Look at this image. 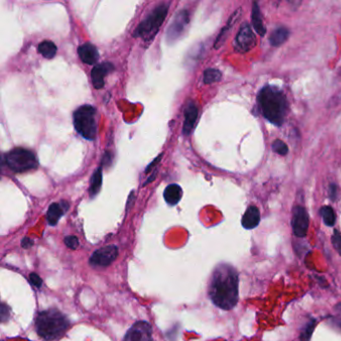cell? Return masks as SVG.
I'll return each instance as SVG.
<instances>
[{"instance_id":"cell-1","label":"cell","mask_w":341,"mask_h":341,"mask_svg":"<svg viewBox=\"0 0 341 341\" xmlns=\"http://www.w3.org/2000/svg\"><path fill=\"white\" fill-rule=\"evenodd\" d=\"M239 277L237 270L230 264H218L211 275L208 295L211 301L224 310L232 309L238 302Z\"/></svg>"},{"instance_id":"cell-2","label":"cell","mask_w":341,"mask_h":341,"mask_svg":"<svg viewBox=\"0 0 341 341\" xmlns=\"http://www.w3.org/2000/svg\"><path fill=\"white\" fill-rule=\"evenodd\" d=\"M257 102L262 115L270 123L280 126L288 112L285 94L274 86H265L258 93Z\"/></svg>"},{"instance_id":"cell-3","label":"cell","mask_w":341,"mask_h":341,"mask_svg":"<svg viewBox=\"0 0 341 341\" xmlns=\"http://www.w3.org/2000/svg\"><path fill=\"white\" fill-rule=\"evenodd\" d=\"M36 331L46 340H55L61 337L69 327V320L59 310L51 308L38 313Z\"/></svg>"},{"instance_id":"cell-4","label":"cell","mask_w":341,"mask_h":341,"mask_svg":"<svg viewBox=\"0 0 341 341\" xmlns=\"http://www.w3.org/2000/svg\"><path fill=\"white\" fill-rule=\"evenodd\" d=\"M168 12L167 4H160L138 25L134 31V36L149 41L155 37Z\"/></svg>"},{"instance_id":"cell-5","label":"cell","mask_w":341,"mask_h":341,"mask_svg":"<svg viewBox=\"0 0 341 341\" xmlns=\"http://www.w3.org/2000/svg\"><path fill=\"white\" fill-rule=\"evenodd\" d=\"M96 110L93 106L83 105L73 114V122L76 131L85 139L93 140L97 134Z\"/></svg>"},{"instance_id":"cell-6","label":"cell","mask_w":341,"mask_h":341,"mask_svg":"<svg viewBox=\"0 0 341 341\" xmlns=\"http://www.w3.org/2000/svg\"><path fill=\"white\" fill-rule=\"evenodd\" d=\"M8 167L14 172H24L35 169L38 165L35 154L24 148H15L5 155Z\"/></svg>"},{"instance_id":"cell-7","label":"cell","mask_w":341,"mask_h":341,"mask_svg":"<svg viewBox=\"0 0 341 341\" xmlns=\"http://www.w3.org/2000/svg\"><path fill=\"white\" fill-rule=\"evenodd\" d=\"M256 43V36L252 31L250 25L247 23L242 24L234 40L235 50L239 53H246L254 48Z\"/></svg>"},{"instance_id":"cell-8","label":"cell","mask_w":341,"mask_h":341,"mask_svg":"<svg viewBox=\"0 0 341 341\" xmlns=\"http://www.w3.org/2000/svg\"><path fill=\"white\" fill-rule=\"evenodd\" d=\"M118 256V248L108 245L96 250L90 257L89 263L93 267H106L110 265Z\"/></svg>"},{"instance_id":"cell-9","label":"cell","mask_w":341,"mask_h":341,"mask_svg":"<svg viewBox=\"0 0 341 341\" xmlns=\"http://www.w3.org/2000/svg\"><path fill=\"white\" fill-rule=\"evenodd\" d=\"M124 341H153L152 328L148 322H135L126 332Z\"/></svg>"},{"instance_id":"cell-10","label":"cell","mask_w":341,"mask_h":341,"mask_svg":"<svg viewBox=\"0 0 341 341\" xmlns=\"http://www.w3.org/2000/svg\"><path fill=\"white\" fill-rule=\"evenodd\" d=\"M291 224L295 236L297 237L306 236L309 227V216L305 208L301 206H296L293 209Z\"/></svg>"},{"instance_id":"cell-11","label":"cell","mask_w":341,"mask_h":341,"mask_svg":"<svg viewBox=\"0 0 341 341\" xmlns=\"http://www.w3.org/2000/svg\"><path fill=\"white\" fill-rule=\"evenodd\" d=\"M189 21V14L187 10H180L175 14L169 28L167 29V41L176 40L182 35Z\"/></svg>"},{"instance_id":"cell-12","label":"cell","mask_w":341,"mask_h":341,"mask_svg":"<svg viewBox=\"0 0 341 341\" xmlns=\"http://www.w3.org/2000/svg\"><path fill=\"white\" fill-rule=\"evenodd\" d=\"M114 69V66L111 63H101L97 64L93 67L91 71L92 83L95 89H101L104 87V77Z\"/></svg>"},{"instance_id":"cell-13","label":"cell","mask_w":341,"mask_h":341,"mask_svg":"<svg viewBox=\"0 0 341 341\" xmlns=\"http://www.w3.org/2000/svg\"><path fill=\"white\" fill-rule=\"evenodd\" d=\"M198 117V108L195 103L190 102L186 105L184 110V123H183V133L189 135L193 130L196 119Z\"/></svg>"},{"instance_id":"cell-14","label":"cell","mask_w":341,"mask_h":341,"mask_svg":"<svg viewBox=\"0 0 341 341\" xmlns=\"http://www.w3.org/2000/svg\"><path fill=\"white\" fill-rule=\"evenodd\" d=\"M78 55L85 64H95L99 58L98 49L91 43H84L78 48Z\"/></svg>"},{"instance_id":"cell-15","label":"cell","mask_w":341,"mask_h":341,"mask_svg":"<svg viewBox=\"0 0 341 341\" xmlns=\"http://www.w3.org/2000/svg\"><path fill=\"white\" fill-rule=\"evenodd\" d=\"M68 203L66 201H62L60 203H52L47 211V221L51 226L57 224L61 216L67 211Z\"/></svg>"},{"instance_id":"cell-16","label":"cell","mask_w":341,"mask_h":341,"mask_svg":"<svg viewBox=\"0 0 341 341\" xmlns=\"http://www.w3.org/2000/svg\"><path fill=\"white\" fill-rule=\"evenodd\" d=\"M260 222V213L256 206H249L243 217H242V226L245 229H253L255 228Z\"/></svg>"},{"instance_id":"cell-17","label":"cell","mask_w":341,"mask_h":341,"mask_svg":"<svg viewBox=\"0 0 341 341\" xmlns=\"http://www.w3.org/2000/svg\"><path fill=\"white\" fill-rule=\"evenodd\" d=\"M163 196L169 205H175L182 197V189L178 184H170L165 188Z\"/></svg>"},{"instance_id":"cell-18","label":"cell","mask_w":341,"mask_h":341,"mask_svg":"<svg viewBox=\"0 0 341 341\" xmlns=\"http://www.w3.org/2000/svg\"><path fill=\"white\" fill-rule=\"evenodd\" d=\"M251 21H252V26L254 28V30L260 34L261 36H264L266 33V28L265 25L263 23V19L260 13V9L258 4L255 2L253 3V7H252V12H251Z\"/></svg>"},{"instance_id":"cell-19","label":"cell","mask_w":341,"mask_h":341,"mask_svg":"<svg viewBox=\"0 0 341 341\" xmlns=\"http://www.w3.org/2000/svg\"><path fill=\"white\" fill-rule=\"evenodd\" d=\"M240 13H241V8L237 9V10L230 16L229 21L227 22V25L221 30V32L219 33L218 37L216 38V41H215V44H214V47H215L216 49H218V48L224 43V41H225V39H226V37H227V35H228V32H229L230 28H231V27L233 26V24L237 21V19H238L239 16H240Z\"/></svg>"},{"instance_id":"cell-20","label":"cell","mask_w":341,"mask_h":341,"mask_svg":"<svg viewBox=\"0 0 341 341\" xmlns=\"http://www.w3.org/2000/svg\"><path fill=\"white\" fill-rule=\"evenodd\" d=\"M288 36H289V30L285 27H279L271 33L269 37L270 44L272 46H280L287 40Z\"/></svg>"},{"instance_id":"cell-21","label":"cell","mask_w":341,"mask_h":341,"mask_svg":"<svg viewBox=\"0 0 341 341\" xmlns=\"http://www.w3.org/2000/svg\"><path fill=\"white\" fill-rule=\"evenodd\" d=\"M38 52L45 58L51 59L55 56L57 52L56 45L49 40H44L38 45Z\"/></svg>"},{"instance_id":"cell-22","label":"cell","mask_w":341,"mask_h":341,"mask_svg":"<svg viewBox=\"0 0 341 341\" xmlns=\"http://www.w3.org/2000/svg\"><path fill=\"white\" fill-rule=\"evenodd\" d=\"M101 184H102V170L101 168H98L97 170H95L91 178V184L89 187V194L91 197L95 196L99 192L101 188Z\"/></svg>"},{"instance_id":"cell-23","label":"cell","mask_w":341,"mask_h":341,"mask_svg":"<svg viewBox=\"0 0 341 341\" xmlns=\"http://www.w3.org/2000/svg\"><path fill=\"white\" fill-rule=\"evenodd\" d=\"M320 214L322 216L323 222L327 225L332 227L336 221V215L334 210L330 206H324L320 209Z\"/></svg>"},{"instance_id":"cell-24","label":"cell","mask_w":341,"mask_h":341,"mask_svg":"<svg viewBox=\"0 0 341 341\" xmlns=\"http://www.w3.org/2000/svg\"><path fill=\"white\" fill-rule=\"evenodd\" d=\"M221 77H222L221 72L217 69H214V68L206 69L204 71V74H203V80H204V83H206V84H211V83L217 82L221 79Z\"/></svg>"},{"instance_id":"cell-25","label":"cell","mask_w":341,"mask_h":341,"mask_svg":"<svg viewBox=\"0 0 341 341\" xmlns=\"http://www.w3.org/2000/svg\"><path fill=\"white\" fill-rule=\"evenodd\" d=\"M314 327H315V320H311L310 322H308L297 340L298 341H309V339L312 335V332L314 330Z\"/></svg>"},{"instance_id":"cell-26","label":"cell","mask_w":341,"mask_h":341,"mask_svg":"<svg viewBox=\"0 0 341 341\" xmlns=\"http://www.w3.org/2000/svg\"><path fill=\"white\" fill-rule=\"evenodd\" d=\"M272 149L274 152H276L280 155H286L288 152V146L280 139H276L272 143Z\"/></svg>"},{"instance_id":"cell-27","label":"cell","mask_w":341,"mask_h":341,"mask_svg":"<svg viewBox=\"0 0 341 341\" xmlns=\"http://www.w3.org/2000/svg\"><path fill=\"white\" fill-rule=\"evenodd\" d=\"M331 241H332L334 248L337 250V252L341 256V233H339L337 230H334V233L331 237Z\"/></svg>"},{"instance_id":"cell-28","label":"cell","mask_w":341,"mask_h":341,"mask_svg":"<svg viewBox=\"0 0 341 341\" xmlns=\"http://www.w3.org/2000/svg\"><path fill=\"white\" fill-rule=\"evenodd\" d=\"M64 242L66 244L67 247L71 248V249H76L79 245V241L77 239V237L75 236H72V235H69V236H66L64 238Z\"/></svg>"},{"instance_id":"cell-29","label":"cell","mask_w":341,"mask_h":341,"mask_svg":"<svg viewBox=\"0 0 341 341\" xmlns=\"http://www.w3.org/2000/svg\"><path fill=\"white\" fill-rule=\"evenodd\" d=\"M29 279H30L31 283L36 287H40L42 285V279L36 273H31L29 275Z\"/></svg>"},{"instance_id":"cell-30","label":"cell","mask_w":341,"mask_h":341,"mask_svg":"<svg viewBox=\"0 0 341 341\" xmlns=\"http://www.w3.org/2000/svg\"><path fill=\"white\" fill-rule=\"evenodd\" d=\"M21 245H22V247H24V248H28V247H30V246L33 245V241H32L30 238L25 237L24 239H22Z\"/></svg>"},{"instance_id":"cell-31","label":"cell","mask_w":341,"mask_h":341,"mask_svg":"<svg viewBox=\"0 0 341 341\" xmlns=\"http://www.w3.org/2000/svg\"><path fill=\"white\" fill-rule=\"evenodd\" d=\"M329 192H330V197H331L332 199H334V198H335V196H336V186H335L334 184L330 185Z\"/></svg>"},{"instance_id":"cell-32","label":"cell","mask_w":341,"mask_h":341,"mask_svg":"<svg viewBox=\"0 0 341 341\" xmlns=\"http://www.w3.org/2000/svg\"><path fill=\"white\" fill-rule=\"evenodd\" d=\"M332 323L337 326L339 329H341V318H335V319H332Z\"/></svg>"},{"instance_id":"cell-33","label":"cell","mask_w":341,"mask_h":341,"mask_svg":"<svg viewBox=\"0 0 341 341\" xmlns=\"http://www.w3.org/2000/svg\"><path fill=\"white\" fill-rule=\"evenodd\" d=\"M335 309H336V310H337L339 313H341V302H340V303H338V304L336 305Z\"/></svg>"}]
</instances>
